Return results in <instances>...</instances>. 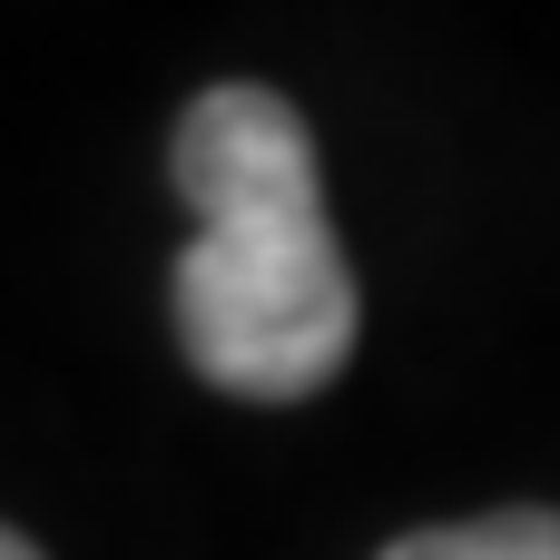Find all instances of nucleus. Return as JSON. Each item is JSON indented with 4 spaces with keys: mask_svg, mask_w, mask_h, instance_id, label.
I'll return each mask as SVG.
<instances>
[{
    "mask_svg": "<svg viewBox=\"0 0 560 560\" xmlns=\"http://www.w3.org/2000/svg\"><path fill=\"white\" fill-rule=\"evenodd\" d=\"M177 197L197 246L177 256V345L217 394L295 404L354 354V276L325 226V177L295 98L217 79L177 118Z\"/></svg>",
    "mask_w": 560,
    "mask_h": 560,
    "instance_id": "1",
    "label": "nucleus"
},
{
    "mask_svg": "<svg viewBox=\"0 0 560 560\" xmlns=\"http://www.w3.org/2000/svg\"><path fill=\"white\" fill-rule=\"evenodd\" d=\"M384 560H560V512H482V522H433V532H404Z\"/></svg>",
    "mask_w": 560,
    "mask_h": 560,
    "instance_id": "2",
    "label": "nucleus"
},
{
    "mask_svg": "<svg viewBox=\"0 0 560 560\" xmlns=\"http://www.w3.org/2000/svg\"><path fill=\"white\" fill-rule=\"evenodd\" d=\"M0 560H39V541H20V532H0Z\"/></svg>",
    "mask_w": 560,
    "mask_h": 560,
    "instance_id": "3",
    "label": "nucleus"
}]
</instances>
